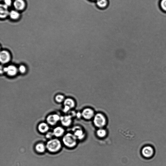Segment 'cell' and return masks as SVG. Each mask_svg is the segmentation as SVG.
I'll return each instance as SVG.
<instances>
[{
  "label": "cell",
  "instance_id": "obj_1",
  "mask_svg": "<svg viewBox=\"0 0 166 166\" xmlns=\"http://www.w3.org/2000/svg\"><path fill=\"white\" fill-rule=\"evenodd\" d=\"M77 139L73 134H66L63 138V142L67 147L72 148L75 147L77 143Z\"/></svg>",
  "mask_w": 166,
  "mask_h": 166
},
{
  "label": "cell",
  "instance_id": "obj_2",
  "mask_svg": "<svg viewBox=\"0 0 166 166\" xmlns=\"http://www.w3.org/2000/svg\"><path fill=\"white\" fill-rule=\"evenodd\" d=\"M93 123L95 126L99 129L103 128L107 124V120L103 114L97 113L95 114L93 118Z\"/></svg>",
  "mask_w": 166,
  "mask_h": 166
},
{
  "label": "cell",
  "instance_id": "obj_3",
  "mask_svg": "<svg viewBox=\"0 0 166 166\" xmlns=\"http://www.w3.org/2000/svg\"><path fill=\"white\" fill-rule=\"evenodd\" d=\"M61 147V144L57 139H53L49 140L46 144V148L50 152H57L60 150Z\"/></svg>",
  "mask_w": 166,
  "mask_h": 166
},
{
  "label": "cell",
  "instance_id": "obj_4",
  "mask_svg": "<svg viewBox=\"0 0 166 166\" xmlns=\"http://www.w3.org/2000/svg\"><path fill=\"white\" fill-rule=\"evenodd\" d=\"M155 150L154 148L150 146H146L143 147L141 150L143 156L147 159H150L154 156Z\"/></svg>",
  "mask_w": 166,
  "mask_h": 166
},
{
  "label": "cell",
  "instance_id": "obj_5",
  "mask_svg": "<svg viewBox=\"0 0 166 166\" xmlns=\"http://www.w3.org/2000/svg\"><path fill=\"white\" fill-rule=\"evenodd\" d=\"M72 131L73 132V134L78 140H83L86 137L84 131L80 126H77L74 127L72 129Z\"/></svg>",
  "mask_w": 166,
  "mask_h": 166
},
{
  "label": "cell",
  "instance_id": "obj_6",
  "mask_svg": "<svg viewBox=\"0 0 166 166\" xmlns=\"http://www.w3.org/2000/svg\"><path fill=\"white\" fill-rule=\"evenodd\" d=\"M82 117L85 120H90L93 118L95 114L94 110L90 108H86L84 109L82 113Z\"/></svg>",
  "mask_w": 166,
  "mask_h": 166
},
{
  "label": "cell",
  "instance_id": "obj_7",
  "mask_svg": "<svg viewBox=\"0 0 166 166\" xmlns=\"http://www.w3.org/2000/svg\"><path fill=\"white\" fill-rule=\"evenodd\" d=\"M61 117L57 114H50L47 118L46 120L49 124L54 125L60 120Z\"/></svg>",
  "mask_w": 166,
  "mask_h": 166
},
{
  "label": "cell",
  "instance_id": "obj_8",
  "mask_svg": "<svg viewBox=\"0 0 166 166\" xmlns=\"http://www.w3.org/2000/svg\"><path fill=\"white\" fill-rule=\"evenodd\" d=\"M0 59H1V62L2 63H6L10 60V55L7 51H3L1 53Z\"/></svg>",
  "mask_w": 166,
  "mask_h": 166
},
{
  "label": "cell",
  "instance_id": "obj_9",
  "mask_svg": "<svg viewBox=\"0 0 166 166\" xmlns=\"http://www.w3.org/2000/svg\"><path fill=\"white\" fill-rule=\"evenodd\" d=\"M3 71L6 72L8 75L10 76H14L16 74L17 70L14 66L10 65L4 67L3 69Z\"/></svg>",
  "mask_w": 166,
  "mask_h": 166
},
{
  "label": "cell",
  "instance_id": "obj_10",
  "mask_svg": "<svg viewBox=\"0 0 166 166\" xmlns=\"http://www.w3.org/2000/svg\"><path fill=\"white\" fill-rule=\"evenodd\" d=\"M14 6L17 10L22 11L26 6V4L23 0H15L14 3Z\"/></svg>",
  "mask_w": 166,
  "mask_h": 166
},
{
  "label": "cell",
  "instance_id": "obj_11",
  "mask_svg": "<svg viewBox=\"0 0 166 166\" xmlns=\"http://www.w3.org/2000/svg\"><path fill=\"white\" fill-rule=\"evenodd\" d=\"M72 117L70 115L61 117L60 121L62 124L66 127L69 126L72 122Z\"/></svg>",
  "mask_w": 166,
  "mask_h": 166
},
{
  "label": "cell",
  "instance_id": "obj_12",
  "mask_svg": "<svg viewBox=\"0 0 166 166\" xmlns=\"http://www.w3.org/2000/svg\"><path fill=\"white\" fill-rule=\"evenodd\" d=\"M8 6L5 4H1V18H4L6 17L9 14L8 10Z\"/></svg>",
  "mask_w": 166,
  "mask_h": 166
},
{
  "label": "cell",
  "instance_id": "obj_13",
  "mask_svg": "<svg viewBox=\"0 0 166 166\" xmlns=\"http://www.w3.org/2000/svg\"><path fill=\"white\" fill-rule=\"evenodd\" d=\"M65 130L62 127H58L55 128L53 132L54 136L56 137H60L64 133Z\"/></svg>",
  "mask_w": 166,
  "mask_h": 166
},
{
  "label": "cell",
  "instance_id": "obj_14",
  "mask_svg": "<svg viewBox=\"0 0 166 166\" xmlns=\"http://www.w3.org/2000/svg\"><path fill=\"white\" fill-rule=\"evenodd\" d=\"M38 130L42 133H45L49 129L48 125L45 123H42L38 126Z\"/></svg>",
  "mask_w": 166,
  "mask_h": 166
},
{
  "label": "cell",
  "instance_id": "obj_15",
  "mask_svg": "<svg viewBox=\"0 0 166 166\" xmlns=\"http://www.w3.org/2000/svg\"><path fill=\"white\" fill-rule=\"evenodd\" d=\"M65 106H67L70 109L74 108L75 106V102L73 99L68 98L65 99L64 103Z\"/></svg>",
  "mask_w": 166,
  "mask_h": 166
},
{
  "label": "cell",
  "instance_id": "obj_16",
  "mask_svg": "<svg viewBox=\"0 0 166 166\" xmlns=\"http://www.w3.org/2000/svg\"><path fill=\"white\" fill-rule=\"evenodd\" d=\"M97 136L101 138H103L107 135V131L103 128H99L96 132Z\"/></svg>",
  "mask_w": 166,
  "mask_h": 166
},
{
  "label": "cell",
  "instance_id": "obj_17",
  "mask_svg": "<svg viewBox=\"0 0 166 166\" xmlns=\"http://www.w3.org/2000/svg\"><path fill=\"white\" fill-rule=\"evenodd\" d=\"M36 150L38 152L43 153L45 152L46 147L43 143H39L37 144L36 146Z\"/></svg>",
  "mask_w": 166,
  "mask_h": 166
},
{
  "label": "cell",
  "instance_id": "obj_18",
  "mask_svg": "<svg viewBox=\"0 0 166 166\" xmlns=\"http://www.w3.org/2000/svg\"><path fill=\"white\" fill-rule=\"evenodd\" d=\"M10 17L12 19L16 20L18 19L20 17V14L19 13L16 11H12L10 14Z\"/></svg>",
  "mask_w": 166,
  "mask_h": 166
},
{
  "label": "cell",
  "instance_id": "obj_19",
  "mask_svg": "<svg viewBox=\"0 0 166 166\" xmlns=\"http://www.w3.org/2000/svg\"><path fill=\"white\" fill-rule=\"evenodd\" d=\"M55 99L58 103H61L64 100V96L61 95H58L55 98Z\"/></svg>",
  "mask_w": 166,
  "mask_h": 166
},
{
  "label": "cell",
  "instance_id": "obj_20",
  "mask_svg": "<svg viewBox=\"0 0 166 166\" xmlns=\"http://www.w3.org/2000/svg\"><path fill=\"white\" fill-rule=\"evenodd\" d=\"M160 6L161 9L164 11H166V0H161Z\"/></svg>",
  "mask_w": 166,
  "mask_h": 166
},
{
  "label": "cell",
  "instance_id": "obj_21",
  "mask_svg": "<svg viewBox=\"0 0 166 166\" xmlns=\"http://www.w3.org/2000/svg\"><path fill=\"white\" fill-rule=\"evenodd\" d=\"M101 4H99L98 5L101 7H105L106 5V4L103 3H107L106 2V0H99L98 1L97 3H101Z\"/></svg>",
  "mask_w": 166,
  "mask_h": 166
},
{
  "label": "cell",
  "instance_id": "obj_22",
  "mask_svg": "<svg viewBox=\"0 0 166 166\" xmlns=\"http://www.w3.org/2000/svg\"><path fill=\"white\" fill-rule=\"evenodd\" d=\"M19 71L22 73H24L26 71V68L23 65L20 66L19 67Z\"/></svg>",
  "mask_w": 166,
  "mask_h": 166
},
{
  "label": "cell",
  "instance_id": "obj_23",
  "mask_svg": "<svg viewBox=\"0 0 166 166\" xmlns=\"http://www.w3.org/2000/svg\"><path fill=\"white\" fill-rule=\"evenodd\" d=\"M4 3L5 5L8 7L11 5L12 1L11 0H4Z\"/></svg>",
  "mask_w": 166,
  "mask_h": 166
},
{
  "label": "cell",
  "instance_id": "obj_24",
  "mask_svg": "<svg viewBox=\"0 0 166 166\" xmlns=\"http://www.w3.org/2000/svg\"><path fill=\"white\" fill-rule=\"evenodd\" d=\"M54 136V134L52 132H49L46 134V137L48 139H51Z\"/></svg>",
  "mask_w": 166,
  "mask_h": 166
}]
</instances>
